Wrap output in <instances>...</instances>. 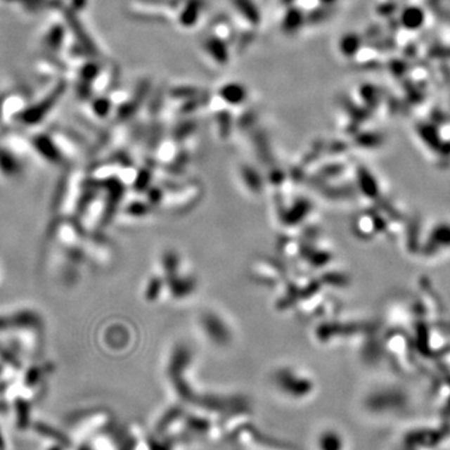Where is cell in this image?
<instances>
[{"instance_id": "6da1fadb", "label": "cell", "mask_w": 450, "mask_h": 450, "mask_svg": "<svg viewBox=\"0 0 450 450\" xmlns=\"http://www.w3.org/2000/svg\"><path fill=\"white\" fill-rule=\"evenodd\" d=\"M82 189H83V183L78 173L70 174L63 180L62 186L58 191L56 202V212L60 218L69 219V217L77 213L80 202L83 199Z\"/></svg>"}, {"instance_id": "7a4b0ae2", "label": "cell", "mask_w": 450, "mask_h": 450, "mask_svg": "<svg viewBox=\"0 0 450 450\" xmlns=\"http://www.w3.org/2000/svg\"><path fill=\"white\" fill-rule=\"evenodd\" d=\"M39 315L29 310H22L11 314L0 315V333L8 332L11 329L22 326H39Z\"/></svg>"}]
</instances>
